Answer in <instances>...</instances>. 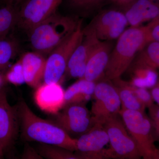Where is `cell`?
I'll return each instance as SVG.
<instances>
[{"label": "cell", "mask_w": 159, "mask_h": 159, "mask_svg": "<svg viewBox=\"0 0 159 159\" xmlns=\"http://www.w3.org/2000/svg\"><path fill=\"white\" fill-rule=\"evenodd\" d=\"M16 110L22 135L26 140L73 152L76 151L77 139L69 135L54 122L38 116L24 99H20Z\"/></svg>", "instance_id": "6da1fadb"}, {"label": "cell", "mask_w": 159, "mask_h": 159, "mask_svg": "<svg viewBox=\"0 0 159 159\" xmlns=\"http://www.w3.org/2000/svg\"><path fill=\"white\" fill-rule=\"evenodd\" d=\"M80 20L57 12L28 32L33 51L48 56L77 29Z\"/></svg>", "instance_id": "7a4b0ae2"}, {"label": "cell", "mask_w": 159, "mask_h": 159, "mask_svg": "<svg viewBox=\"0 0 159 159\" xmlns=\"http://www.w3.org/2000/svg\"><path fill=\"white\" fill-rule=\"evenodd\" d=\"M148 43L145 26L130 27L125 30L111 52L104 78L110 80L120 78L128 70L138 53Z\"/></svg>", "instance_id": "3957f363"}, {"label": "cell", "mask_w": 159, "mask_h": 159, "mask_svg": "<svg viewBox=\"0 0 159 159\" xmlns=\"http://www.w3.org/2000/svg\"><path fill=\"white\" fill-rule=\"evenodd\" d=\"M128 133L136 144L142 159H159L157 140L150 119L144 112L121 109L119 113Z\"/></svg>", "instance_id": "277c9868"}, {"label": "cell", "mask_w": 159, "mask_h": 159, "mask_svg": "<svg viewBox=\"0 0 159 159\" xmlns=\"http://www.w3.org/2000/svg\"><path fill=\"white\" fill-rule=\"evenodd\" d=\"M83 36L82 20H80L76 30L46 57L43 83L60 84L65 75L69 60Z\"/></svg>", "instance_id": "5b68a950"}, {"label": "cell", "mask_w": 159, "mask_h": 159, "mask_svg": "<svg viewBox=\"0 0 159 159\" xmlns=\"http://www.w3.org/2000/svg\"><path fill=\"white\" fill-rule=\"evenodd\" d=\"M109 138V147L104 154L109 159H142L135 142L128 133L120 115L103 125Z\"/></svg>", "instance_id": "8992f818"}, {"label": "cell", "mask_w": 159, "mask_h": 159, "mask_svg": "<svg viewBox=\"0 0 159 159\" xmlns=\"http://www.w3.org/2000/svg\"><path fill=\"white\" fill-rule=\"evenodd\" d=\"M92 98L90 112L96 124L103 125L109 119L119 116L121 102L111 80L103 77L97 81Z\"/></svg>", "instance_id": "52a82bcc"}, {"label": "cell", "mask_w": 159, "mask_h": 159, "mask_svg": "<svg viewBox=\"0 0 159 159\" xmlns=\"http://www.w3.org/2000/svg\"><path fill=\"white\" fill-rule=\"evenodd\" d=\"M85 104L66 105L51 121L62 129L69 135L80 136L96 125Z\"/></svg>", "instance_id": "ba28073f"}, {"label": "cell", "mask_w": 159, "mask_h": 159, "mask_svg": "<svg viewBox=\"0 0 159 159\" xmlns=\"http://www.w3.org/2000/svg\"><path fill=\"white\" fill-rule=\"evenodd\" d=\"M63 0H25L18 8L16 26L27 31L56 13Z\"/></svg>", "instance_id": "9c48e42d"}, {"label": "cell", "mask_w": 159, "mask_h": 159, "mask_svg": "<svg viewBox=\"0 0 159 159\" xmlns=\"http://www.w3.org/2000/svg\"><path fill=\"white\" fill-rule=\"evenodd\" d=\"M129 25L122 11L108 9L100 12L94 18L89 27L101 41H111L119 38Z\"/></svg>", "instance_id": "30bf717a"}, {"label": "cell", "mask_w": 159, "mask_h": 159, "mask_svg": "<svg viewBox=\"0 0 159 159\" xmlns=\"http://www.w3.org/2000/svg\"><path fill=\"white\" fill-rule=\"evenodd\" d=\"M109 138L103 125L96 124L77 139L74 154L80 159H109L104 154Z\"/></svg>", "instance_id": "8fae6325"}, {"label": "cell", "mask_w": 159, "mask_h": 159, "mask_svg": "<svg viewBox=\"0 0 159 159\" xmlns=\"http://www.w3.org/2000/svg\"><path fill=\"white\" fill-rule=\"evenodd\" d=\"M64 95V90L60 84L43 83L36 88L34 101L41 110L54 116L65 105Z\"/></svg>", "instance_id": "7c38bea8"}, {"label": "cell", "mask_w": 159, "mask_h": 159, "mask_svg": "<svg viewBox=\"0 0 159 159\" xmlns=\"http://www.w3.org/2000/svg\"><path fill=\"white\" fill-rule=\"evenodd\" d=\"M18 123L16 108L10 105L6 93L0 92V145L3 150L9 147L15 139Z\"/></svg>", "instance_id": "4fadbf2b"}, {"label": "cell", "mask_w": 159, "mask_h": 159, "mask_svg": "<svg viewBox=\"0 0 159 159\" xmlns=\"http://www.w3.org/2000/svg\"><path fill=\"white\" fill-rule=\"evenodd\" d=\"M121 4L131 27H140L142 23L159 16V4L151 0H126Z\"/></svg>", "instance_id": "5bb4252c"}, {"label": "cell", "mask_w": 159, "mask_h": 159, "mask_svg": "<svg viewBox=\"0 0 159 159\" xmlns=\"http://www.w3.org/2000/svg\"><path fill=\"white\" fill-rule=\"evenodd\" d=\"M113 47L111 41H99L88 59L84 79L97 83L104 77Z\"/></svg>", "instance_id": "9a60e30c"}, {"label": "cell", "mask_w": 159, "mask_h": 159, "mask_svg": "<svg viewBox=\"0 0 159 159\" xmlns=\"http://www.w3.org/2000/svg\"><path fill=\"white\" fill-rule=\"evenodd\" d=\"M25 82L33 88L41 84L45 70L46 57L37 52H28L20 59Z\"/></svg>", "instance_id": "2e32d148"}, {"label": "cell", "mask_w": 159, "mask_h": 159, "mask_svg": "<svg viewBox=\"0 0 159 159\" xmlns=\"http://www.w3.org/2000/svg\"><path fill=\"white\" fill-rule=\"evenodd\" d=\"M99 41L90 27L88 26L83 29L82 40L71 55L66 71L77 64L87 63L91 52Z\"/></svg>", "instance_id": "e0dca14e"}, {"label": "cell", "mask_w": 159, "mask_h": 159, "mask_svg": "<svg viewBox=\"0 0 159 159\" xmlns=\"http://www.w3.org/2000/svg\"><path fill=\"white\" fill-rule=\"evenodd\" d=\"M96 84V82L84 78L79 79L65 91V105L76 103L86 104L92 99Z\"/></svg>", "instance_id": "ac0fdd59"}, {"label": "cell", "mask_w": 159, "mask_h": 159, "mask_svg": "<svg viewBox=\"0 0 159 159\" xmlns=\"http://www.w3.org/2000/svg\"><path fill=\"white\" fill-rule=\"evenodd\" d=\"M116 90L121 103V109L144 112L146 107L137 98L130 83L120 78L111 80Z\"/></svg>", "instance_id": "d6986e66"}, {"label": "cell", "mask_w": 159, "mask_h": 159, "mask_svg": "<svg viewBox=\"0 0 159 159\" xmlns=\"http://www.w3.org/2000/svg\"><path fill=\"white\" fill-rule=\"evenodd\" d=\"M130 66L145 67L156 70L158 69L159 42H152L147 43L138 53Z\"/></svg>", "instance_id": "ffe728a7"}, {"label": "cell", "mask_w": 159, "mask_h": 159, "mask_svg": "<svg viewBox=\"0 0 159 159\" xmlns=\"http://www.w3.org/2000/svg\"><path fill=\"white\" fill-rule=\"evenodd\" d=\"M129 68L131 74L129 82L132 85L142 88H152L158 82L157 70L137 66H130Z\"/></svg>", "instance_id": "44dd1931"}, {"label": "cell", "mask_w": 159, "mask_h": 159, "mask_svg": "<svg viewBox=\"0 0 159 159\" xmlns=\"http://www.w3.org/2000/svg\"><path fill=\"white\" fill-rule=\"evenodd\" d=\"M18 8L9 4L0 7V40L6 38L9 31L16 26Z\"/></svg>", "instance_id": "7402d4cb"}, {"label": "cell", "mask_w": 159, "mask_h": 159, "mask_svg": "<svg viewBox=\"0 0 159 159\" xmlns=\"http://www.w3.org/2000/svg\"><path fill=\"white\" fill-rule=\"evenodd\" d=\"M103 0H66L69 9L75 16H87L101 6Z\"/></svg>", "instance_id": "603a6c76"}, {"label": "cell", "mask_w": 159, "mask_h": 159, "mask_svg": "<svg viewBox=\"0 0 159 159\" xmlns=\"http://www.w3.org/2000/svg\"><path fill=\"white\" fill-rule=\"evenodd\" d=\"M36 151L46 159H80L73 152L52 145L40 144Z\"/></svg>", "instance_id": "cb8c5ba5"}, {"label": "cell", "mask_w": 159, "mask_h": 159, "mask_svg": "<svg viewBox=\"0 0 159 159\" xmlns=\"http://www.w3.org/2000/svg\"><path fill=\"white\" fill-rule=\"evenodd\" d=\"M18 45L14 40L6 38L0 40V71L8 67L17 52Z\"/></svg>", "instance_id": "d4e9b609"}, {"label": "cell", "mask_w": 159, "mask_h": 159, "mask_svg": "<svg viewBox=\"0 0 159 159\" xmlns=\"http://www.w3.org/2000/svg\"><path fill=\"white\" fill-rule=\"evenodd\" d=\"M6 79L16 85H20L25 83L20 60L13 65L8 71L6 74Z\"/></svg>", "instance_id": "484cf974"}, {"label": "cell", "mask_w": 159, "mask_h": 159, "mask_svg": "<svg viewBox=\"0 0 159 159\" xmlns=\"http://www.w3.org/2000/svg\"><path fill=\"white\" fill-rule=\"evenodd\" d=\"M130 83V82H129ZM131 87L137 98L145 107H149L154 104L150 93L147 89L137 87L130 83Z\"/></svg>", "instance_id": "4316f807"}, {"label": "cell", "mask_w": 159, "mask_h": 159, "mask_svg": "<svg viewBox=\"0 0 159 159\" xmlns=\"http://www.w3.org/2000/svg\"><path fill=\"white\" fill-rule=\"evenodd\" d=\"M148 42H159V16L151 20L147 25L145 26Z\"/></svg>", "instance_id": "83f0119b"}, {"label": "cell", "mask_w": 159, "mask_h": 159, "mask_svg": "<svg viewBox=\"0 0 159 159\" xmlns=\"http://www.w3.org/2000/svg\"><path fill=\"white\" fill-rule=\"evenodd\" d=\"M151 123L154 132L157 139H159V105L154 103L148 107Z\"/></svg>", "instance_id": "f1b7e54d"}, {"label": "cell", "mask_w": 159, "mask_h": 159, "mask_svg": "<svg viewBox=\"0 0 159 159\" xmlns=\"http://www.w3.org/2000/svg\"><path fill=\"white\" fill-rule=\"evenodd\" d=\"M87 63H78L73 66L66 71V74L71 78H77L79 79L84 78Z\"/></svg>", "instance_id": "f546056e"}, {"label": "cell", "mask_w": 159, "mask_h": 159, "mask_svg": "<svg viewBox=\"0 0 159 159\" xmlns=\"http://www.w3.org/2000/svg\"><path fill=\"white\" fill-rule=\"evenodd\" d=\"M22 159H43V157L37 151L27 144L24 148Z\"/></svg>", "instance_id": "4dcf8cb0"}, {"label": "cell", "mask_w": 159, "mask_h": 159, "mask_svg": "<svg viewBox=\"0 0 159 159\" xmlns=\"http://www.w3.org/2000/svg\"><path fill=\"white\" fill-rule=\"evenodd\" d=\"M150 94L153 102H156L157 105L159 104V82L154 86L152 88Z\"/></svg>", "instance_id": "1f68e13d"}, {"label": "cell", "mask_w": 159, "mask_h": 159, "mask_svg": "<svg viewBox=\"0 0 159 159\" xmlns=\"http://www.w3.org/2000/svg\"><path fill=\"white\" fill-rule=\"evenodd\" d=\"M5 4H9L18 7L25 0H3Z\"/></svg>", "instance_id": "d6a6232c"}, {"label": "cell", "mask_w": 159, "mask_h": 159, "mask_svg": "<svg viewBox=\"0 0 159 159\" xmlns=\"http://www.w3.org/2000/svg\"><path fill=\"white\" fill-rule=\"evenodd\" d=\"M4 151L2 148L1 145H0V159H2V157Z\"/></svg>", "instance_id": "836d02e7"}, {"label": "cell", "mask_w": 159, "mask_h": 159, "mask_svg": "<svg viewBox=\"0 0 159 159\" xmlns=\"http://www.w3.org/2000/svg\"><path fill=\"white\" fill-rule=\"evenodd\" d=\"M2 77L0 76V86H1V84H2Z\"/></svg>", "instance_id": "e575fe53"}, {"label": "cell", "mask_w": 159, "mask_h": 159, "mask_svg": "<svg viewBox=\"0 0 159 159\" xmlns=\"http://www.w3.org/2000/svg\"><path fill=\"white\" fill-rule=\"evenodd\" d=\"M126 1V0H118V1H119V2L121 3L123 2H124V1Z\"/></svg>", "instance_id": "d590c367"}, {"label": "cell", "mask_w": 159, "mask_h": 159, "mask_svg": "<svg viewBox=\"0 0 159 159\" xmlns=\"http://www.w3.org/2000/svg\"><path fill=\"white\" fill-rule=\"evenodd\" d=\"M151 1H157V0H151Z\"/></svg>", "instance_id": "8d00e7d4"}]
</instances>
